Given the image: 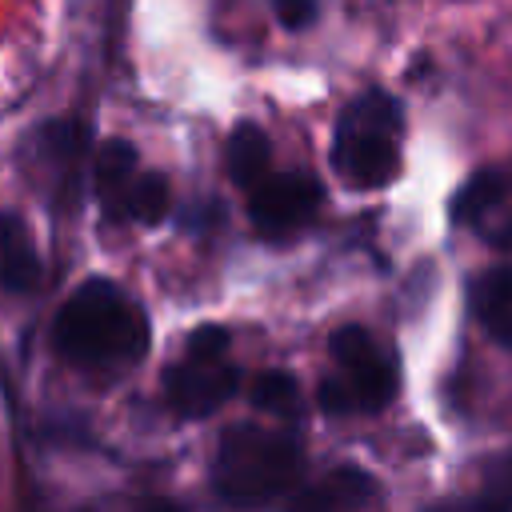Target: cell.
<instances>
[{
    "instance_id": "cell-1",
    "label": "cell",
    "mask_w": 512,
    "mask_h": 512,
    "mask_svg": "<svg viewBox=\"0 0 512 512\" xmlns=\"http://www.w3.org/2000/svg\"><path fill=\"white\" fill-rule=\"evenodd\" d=\"M56 352L88 372H116L148 352V316L112 280H84L52 328Z\"/></svg>"
},
{
    "instance_id": "cell-2",
    "label": "cell",
    "mask_w": 512,
    "mask_h": 512,
    "mask_svg": "<svg viewBox=\"0 0 512 512\" xmlns=\"http://www.w3.org/2000/svg\"><path fill=\"white\" fill-rule=\"evenodd\" d=\"M304 468V452L292 436L268 432L256 424H232L220 436V452L212 464V488L228 504H268L284 496Z\"/></svg>"
},
{
    "instance_id": "cell-3",
    "label": "cell",
    "mask_w": 512,
    "mask_h": 512,
    "mask_svg": "<svg viewBox=\"0 0 512 512\" xmlns=\"http://www.w3.org/2000/svg\"><path fill=\"white\" fill-rule=\"evenodd\" d=\"M400 128H404V112L388 92L372 88L356 96L340 112L332 132L336 176L364 192L392 184L400 172Z\"/></svg>"
},
{
    "instance_id": "cell-4",
    "label": "cell",
    "mask_w": 512,
    "mask_h": 512,
    "mask_svg": "<svg viewBox=\"0 0 512 512\" xmlns=\"http://www.w3.org/2000/svg\"><path fill=\"white\" fill-rule=\"evenodd\" d=\"M332 360L340 376H328L316 388V404L328 416H352V412H380L392 404L400 372L396 360L376 344V336L364 324H344L328 340Z\"/></svg>"
},
{
    "instance_id": "cell-5",
    "label": "cell",
    "mask_w": 512,
    "mask_h": 512,
    "mask_svg": "<svg viewBox=\"0 0 512 512\" xmlns=\"http://www.w3.org/2000/svg\"><path fill=\"white\" fill-rule=\"evenodd\" d=\"M320 208V184L308 172H268L248 188V220L260 240L296 236Z\"/></svg>"
},
{
    "instance_id": "cell-6",
    "label": "cell",
    "mask_w": 512,
    "mask_h": 512,
    "mask_svg": "<svg viewBox=\"0 0 512 512\" xmlns=\"http://www.w3.org/2000/svg\"><path fill=\"white\" fill-rule=\"evenodd\" d=\"M236 380H240V372L232 364L188 356L184 364H176V368L164 372V400H168L172 412L192 416V420H204L224 400L236 396Z\"/></svg>"
},
{
    "instance_id": "cell-7",
    "label": "cell",
    "mask_w": 512,
    "mask_h": 512,
    "mask_svg": "<svg viewBox=\"0 0 512 512\" xmlns=\"http://www.w3.org/2000/svg\"><path fill=\"white\" fill-rule=\"evenodd\" d=\"M504 200H508V176L496 168H480L456 188L452 220L480 232L492 248H512V216L504 212Z\"/></svg>"
},
{
    "instance_id": "cell-8",
    "label": "cell",
    "mask_w": 512,
    "mask_h": 512,
    "mask_svg": "<svg viewBox=\"0 0 512 512\" xmlns=\"http://www.w3.org/2000/svg\"><path fill=\"white\" fill-rule=\"evenodd\" d=\"M468 304L476 324L504 348H512V264H496L480 272L468 288Z\"/></svg>"
},
{
    "instance_id": "cell-9",
    "label": "cell",
    "mask_w": 512,
    "mask_h": 512,
    "mask_svg": "<svg viewBox=\"0 0 512 512\" xmlns=\"http://www.w3.org/2000/svg\"><path fill=\"white\" fill-rule=\"evenodd\" d=\"M92 180L100 208L108 216H124V200L136 180V148L128 140H104L92 156Z\"/></svg>"
},
{
    "instance_id": "cell-10",
    "label": "cell",
    "mask_w": 512,
    "mask_h": 512,
    "mask_svg": "<svg viewBox=\"0 0 512 512\" xmlns=\"http://www.w3.org/2000/svg\"><path fill=\"white\" fill-rule=\"evenodd\" d=\"M40 280V260L28 240V228L16 212H0V288L28 292Z\"/></svg>"
},
{
    "instance_id": "cell-11",
    "label": "cell",
    "mask_w": 512,
    "mask_h": 512,
    "mask_svg": "<svg viewBox=\"0 0 512 512\" xmlns=\"http://www.w3.org/2000/svg\"><path fill=\"white\" fill-rule=\"evenodd\" d=\"M268 160H272V148H268V136L260 124L252 120H240L224 144V168H228V180L236 188H252L268 176Z\"/></svg>"
},
{
    "instance_id": "cell-12",
    "label": "cell",
    "mask_w": 512,
    "mask_h": 512,
    "mask_svg": "<svg viewBox=\"0 0 512 512\" xmlns=\"http://www.w3.org/2000/svg\"><path fill=\"white\" fill-rule=\"evenodd\" d=\"M368 500H376V484L360 468H336L316 488L296 496L300 508H356V504H368Z\"/></svg>"
},
{
    "instance_id": "cell-13",
    "label": "cell",
    "mask_w": 512,
    "mask_h": 512,
    "mask_svg": "<svg viewBox=\"0 0 512 512\" xmlns=\"http://www.w3.org/2000/svg\"><path fill=\"white\" fill-rule=\"evenodd\" d=\"M84 152H88V132L76 120H52L40 132V160H48L68 180L72 192H76V164Z\"/></svg>"
},
{
    "instance_id": "cell-14",
    "label": "cell",
    "mask_w": 512,
    "mask_h": 512,
    "mask_svg": "<svg viewBox=\"0 0 512 512\" xmlns=\"http://www.w3.org/2000/svg\"><path fill=\"white\" fill-rule=\"evenodd\" d=\"M168 204H172L168 180L160 172H136V180L128 188V200H124V216H132L140 224H160Z\"/></svg>"
},
{
    "instance_id": "cell-15",
    "label": "cell",
    "mask_w": 512,
    "mask_h": 512,
    "mask_svg": "<svg viewBox=\"0 0 512 512\" xmlns=\"http://www.w3.org/2000/svg\"><path fill=\"white\" fill-rule=\"evenodd\" d=\"M248 396H252V404H256L260 412H272V416H296V408H300V384H296V376L284 372V368L260 372Z\"/></svg>"
},
{
    "instance_id": "cell-16",
    "label": "cell",
    "mask_w": 512,
    "mask_h": 512,
    "mask_svg": "<svg viewBox=\"0 0 512 512\" xmlns=\"http://www.w3.org/2000/svg\"><path fill=\"white\" fill-rule=\"evenodd\" d=\"M224 352H228V332L220 324H200L188 336V356L196 360H224Z\"/></svg>"
},
{
    "instance_id": "cell-17",
    "label": "cell",
    "mask_w": 512,
    "mask_h": 512,
    "mask_svg": "<svg viewBox=\"0 0 512 512\" xmlns=\"http://www.w3.org/2000/svg\"><path fill=\"white\" fill-rule=\"evenodd\" d=\"M272 12H276V20L284 28L300 32V28H308L316 20V0H272Z\"/></svg>"
},
{
    "instance_id": "cell-18",
    "label": "cell",
    "mask_w": 512,
    "mask_h": 512,
    "mask_svg": "<svg viewBox=\"0 0 512 512\" xmlns=\"http://www.w3.org/2000/svg\"><path fill=\"white\" fill-rule=\"evenodd\" d=\"M496 488H500V500H512V460L504 464V472H500V480H496Z\"/></svg>"
},
{
    "instance_id": "cell-19",
    "label": "cell",
    "mask_w": 512,
    "mask_h": 512,
    "mask_svg": "<svg viewBox=\"0 0 512 512\" xmlns=\"http://www.w3.org/2000/svg\"><path fill=\"white\" fill-rule=\"evenodd\" d=\"M508 188H512V176H508Z\"/></svg>"
}]
</instances>
